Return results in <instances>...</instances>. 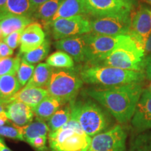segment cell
<instances>
[{"label":"cell","mask_w":151,"mask_h":151,"mask_svg":"<svg viewBox=\"0 0 151 151\" xmlns=\"http://www.w3.org/2000/svg\"><path fill=\"white\" fill-rule=\"evenodd\" d=\"M131 23V13L93 18L90 20L92 32L110 37L128 35Z\"/></svg>","instance_id":"cell-8"},{"label":"cell","mask_w":151,"mask_h":151,"mask_svg":"<svg viewBox=\"0 0 151 151\" xmlns=\"http://www.w3.org/2000/svg\"><path fill=\"white\" fill-rule=\"evenodd\" d=\"M21 88L16 75L0 76V100L9 104V99Z\"/></svg>","instance_id":"cell-21"},{"label":"cell","mask_w":151,"mask_h":151,"mask_svg":"<svg viewBox=\"0 0 151 151\" xmlns=\"http://www.w3.org/2000/svg\"><path fill=\"white\" fill-rule=\"evenodd\" d=\"M48 139L51 151H88L92 137L71 118L59 129L49 132Z\"/></svg>","instance_id":"cell-5"},{"label":"cell","mask_w":151,"mask_h":151,"mask_svg":"<svg viewBox=\"0 0 151 151\" xmlns=\"http://www.w3.org/2000/svg\"><path fill=\"white\" fill-rule=\"evenodd\" d=\"M149 7L139 6V9L132 17V23L128 35L131 36L144 50V46L151 34V14Z\"/></svg>","instance_id":"cell-12"},{"label":"cell","mask_w":151,"mask_h":151,"mask_svg":"<svg viewBox=\"0 0 151 151\" xmlns=\"http://www.w3.org/2000/svg\"><path fill=\"white\" fill-rule=\"evenodd\" d=\"M6 16H7V15L4 14L3 12H0V20H2L3 18H4L5 17H6Z\"/></svg>","instance_id":"cell-43"},{"label":"cell","mask_w":151,"mask_h":151,"mask_svg":"<svg viewBox=\"0 0 151 151\" xmlns=\"http://www.w3.org/2000/svg\"><path fill=\"white\" fill-rule=\"evenodd\" d=\"M80 75L71 69H58L52 72L46 87L48 95L55 98L62 104L75 100L83 86Z\"/></svg>","instance_id":"cell-6"},{"label":"cell","mask_w":151,"mask_h":151,"mask_svg":"<svg viewBox=\"0 0 151 151\" xmlns=\"http://www.w3.org/2000/svg\"><path fill=\"white\" fill-rule=\"evenodd\" d=\"M7 16H24L32 18L31 0H7L1 11Z\"/></svg>","instance_id":"cell-24"},{"label":"cell","mask_w":151,"mask_h":151,"mask_svg":"<svg viewBox=\"0 0 151 151\" xmlns=\"http://www.w3.org/2000/svg\"><path fill=\"white\" fill-rule=\"evenodd\" d=\"M127 133L118 124L92 137L88 151H125Z\"/></svg>","instance_id":"cell-10"},{"label":"cell","mask_w":151,"mask_h":151,"mask_svg":"<svg viewBox=\"0 0 151 151\" xmlns=\"http://www.w3.org/2000/svg\"><path fill=\"white\" fill-rule=\"evenodd\" d=\"M55 47L59 50L69 55L76 62L86 61V43L83 35L67 37L57 40Z\"/></svg>","instance_id":"cell-15"},{"label":"cell","mask_w":151,"mask_h":151,"mask_svg":"<svg viewBox=\"0 0 151 151\" xmlns=\"http://www.w3.org/2000/svg\"><path fill=\"white\" fill-rule=\"evenodd\" d=\"M48 95V90L45 88L25 86L24 88L20 89L11 97L9 99V102L11 103L14 101H21L31 108H34Z\"/></svg>","instance_id":"cell-17"},{"label":"cell","mask_w":151,"mask_h":151,"mask_svg":"<svg viewBox=\"0 0 151 151\" xmlns=\"http://www.w3.org/2000/svg\"><path fill=\"white\" fill-rule=\"evenodd\" d=\"M46 40V35L39 22H32L22 31L18 55L27 53L41 46Z\"/></svg>","instance_id":"cell-14"},{"label":"cell","mask_w":151,"mask_h":151,"mask_svg":"<svg viewBox=\"0 0 151 151\" xmlns=\"http://www.w3.org/2000/svg\"><path fill=\"white\" fill-rule=\"evenodd\" d=\"M131 122L138 133L151 129V92L148 89L143 90Z\"/></svg>","instance_id":"cell-13"},{"label":"cell","mask_w":151,"mask_h":151,"mask_svg":"<svg viewBox=\"0 0 151 151\" xmlns=\"http://www.w3.org/2000/svg\"><path fill=\"white\" fill-rule=\"evenodd\" d=\"M49 51H50V41L48 39H46L44 42L37 48L23 54L22 59L32 65H34L46 58Z\"/></svg>","instance_id":"cell-29"},{"label":"cell","mask_w":151,"mask_h":151,"mask_svg":"<svg viewBox=\"0 0 151 151\" xmlns=\"http://www.w3.org/2000/svg\"><path fill=\"white\" fill-rule=\"evenodd\" d=\"M8 120H9V118L8 117H7L6 111L0 112V127L2 125H4L6 123H7Z\"/></svg>","instance_id":"cell-39"},{"label":"cell","mask_w":151,"mask_h":151,"mask_svg":"<svg viewBox=\"0 0 151 151\" xmlns=\"http://www.w3.org/2000/svg\"><path fill=\"white\" fill-rule=\"evenodd\" d=\"M147 89H148L149 91H150V92H151V81H150V84L148 85V88H147Z\"/></svg>","instance_id":"cell-46"},{"label":"cell","mask_w":151,"mask_h":151,"mask_svg":"<svg viewBox=\"0 0 151 151\" xmlns=\"http://www.w3.org/2000/svg\"><path fill=\"white\" fill-rule=\"evenodd\" d=\"M144 52L145 56H148L149 55H151V34L149 36L146 44H145Z\"/></svg>","instance_id":"cell-38"},{"label":"cell","mask_w":151,"mask_h":151,"mask_svg":"<svg viewBox=\"0 0 151 151\" xmlns=\"http://www.w3.org/2000/svg\"><path fill=\"white\" fill-rule=\"evenodd\" d=\"M3 39V35H2V31H1V28H0V41H1Z\"/></svg>","instance_id":"cell-44"},{"label":"cell","mask_w":151,"mask_h":151,"mask_svg":"<svg viewBox=\"0 0 151 151\" xmlns=\"http://www.w3.org/2000/svg\"><path fill=\"white\" fill-rule=\"evenodd\" d=\"M150 14H151V11H150Z\"/></svg>","instance_id":"cell-47"},{"label":"cell","mask_w":151,"mask_h":151,"mask_svg":"<svg viewBox=\"0 0 151 151\" xmlns=\"http://www.w3.org/2000/svg\"><path fill=\"white\" fill-rule=\"evenodd\" d=\"M64 1L65 0H48L38 8L32 17L41 20L46 26L58 12Z\"/></svg>","instance_id":"cell-23"},{"label":"cell","mask_w":151,"mask_h":151,"mask_svg":"<svg viewBox=\"0 0 151 151\" xmlns=\"http://www.w3.org/2000/svg\"><path fill=\"white\" fill-rule=\"evenodd\" d=\"M62 105L63 104L55 98L48 95L39 104L32 108V110L37 118L45 121L51 118L52 115L59 110Z\"/></svg>","instance_id":"cell-20"},{"label":"cell","mask_w":151,"mask_h":151,"mask_svg":"<svg viewBox=\"0 0 151 151\" xmlns=\"http://www.w3.org/2000/svg\"><path fill=\"white\" fill-rule=\"evenodd\" d=\"M143 2L146 3V4H150L151 5V0H142Z\"/></svg>","instance_id":"cell-45"},{"label":"cell","mask_w":151,"mask_h":151,"mask_svg":"<svg viewBox=\"0 0 151 151\" xmlns=\"http://www.w3.org/2000/svg\"><path fill=\"white\" fill-rule=\"evenodd\" d=\"M50 132L48 125L43 120L37 118L35 121L23 127V137L25 142L42 136H48Z\"/></svg>","instance_id":"cell-25"},{"label":"cell","mask_w":151,"mask_h":151,"mask_svg":"<svg viewBox=\"0 0 151 151\" xmlns=\"http://www.w3.org/2000/svg\"><path fill=\"white\" fill-rule=\"evenodd\" d=\"M0 136L14 140L24 141L23 137V127L13 123L0 127Z\"/></svg>","instance_id":"cell-31"},{"label":"cell","mask_w":151,"mask_h":151,"mask_svg":"<svg viewBox=\"0 0 151 151\" xmlns=\"http://www.w3.org/2000/svg\"><path fill=\"white\" fill-rule=\"evenodd\" d=\"M48 0H31V9H32V16L35 11L41 5H42L43 4L46 2Z\"/></svg>","instance_id":"cell-37"},{"label":"cell","mask_w":151,"mask_h":151,"mask_svg":"<svg viewBox=\"0 0 151 151\" xmlns=\"http://www.w3.org/2000/svg\"><path fill=\"white\" fill-rule=\"evenodd\" d=\"M35 69V65H32L23 59L21 60L20 65L17 72V78L22 87L27 84L32 76Z\"/></svg>","instance_id":"cell-32"},{"label":"cell","mask_w":151,"mask_h":151,"mask_svg":"<svg viewBox=\"0 0 151 151\" xmlns=\"http://www.w3.org/2000/svg\"><path fill=\"white\" fill-rule=\"evenodd\" d=\"M143 72L144 73L146 78L151 81V55L146 56L143 62Z\"/></svg>","instance_id":"cell-35"},{"label":"cell","mask_w":151,"mask_h":151,"mask_svg":"<svg viewBox=\"0 0 151 151\" xmlns=\"http://www.w3.org/2000/svg\"><path fill=\"white\" fill-rule=\"evenodd\" d=\"M21 60L20 55L16 58H0V76L16 75Z\"/></svg>","instance_id":"cell-30"},{"label":"cell","mask_w":151,"mask_h":151,"mask_svg":"<svg viewBox=\"0 0 151 151\" xmlns=\"http://www.w3.org/2000/svg\"><path fill=\"white\" fill-rule=\"evenodd\" d=\"M87 11L93 18L131 13L133 6L123 0H84Z\"/></svg>","instance_id":"cell-11"},{"label":"cell","mask_w":151,"mask_h":151,"mask_svg":"<svg viewBox=\"0 0 151 151\" xmlns=\"http://www.w3.org/2000/svg\"><path fill=\"white\" fill-rule=\"evenodd\" d=\"M141 83L106 88H90L85 94L95 100L120 124L132 120L143 91Z\"/></svg>","instance_id":"cell-1"},{"label":"cell","mask_w":151,"mask_h":151,"mask_svg":"<svg viewBox=\"0 0 151 151\" xmlns=\"http://www.w3.org/2000/svg\"><path fill=\"white\" fill-rule=\"evenodd\" d=\"M55 40L86 35L92 32L90 20L85 15L58 18L47 24Z\"/></svg>","instance_id":"cell-9"},{"label":"cell","mask_w":151,"mask_h":151,"mask_svg":"<svg viewBox=\"0 0 151 151\" xmlns=\"http://www.w3.org/2000/svg\"><path fill=\"white\" fill-rule=\"evenodd\" d=\"M6 113L9 120L20 127L31 123L35 116L32 108L18 101L9 103L6 109Z\"/></svg>","instance_id":"cell-16"},{"label":"cell","mask_w":151,"mask_h":151,"mask_svg":"<svg viewBox=\"0 0 151 151\" xmlns=\"http://www.w3.org/2000/svg\"><path fill=\"white\" fill-rule=\"evenodd\" d=\"M86 14L87 11L84 0H65L50 22L58 18H70Z\"/></svg>","instance_id":"cell-19"},{"label":"cell","mask_w":151,"mask_h":151,"mask_svg":"<svg viewBox=\"0 0 151 151\" xmlns=\"http://www.w3.org/2000/svg\"><path fill=\"white\" fill-rule=\"evenodd\" d=\"M7 2V0H0V12L4 8Z\"/></svg>","instance_id":"cell-42"},{"label":"cell","mask_w":151,"mask_h":151,"mask_svg":"<svg viewBox=\"0 0 151 151\" xmlns=\"http://www.w3.org/2000/svg\"><path fill=\"white\" fill-rule=\"evenodd\" d=\"M129 151H151V130L140 132L132 139Z\"/></svg>","instance_id":"cell-28"},{"label":"cell","mask_w":151,"mask_h":151,"mask_svg":"<svg viewBox=\"0 0 151 151\" xmlns=\"http://www.w3.org/2000/svg\"><path fill=\"white\" fill-rule=\"evenodd\" d=\"M123 1L132 6L134 9L139 7V0H123Z\"/></svg>","instance_id":"cell-40"},{"label":"cell","mask_w":151,"mask_h":151,"mask_svg":"<svg viewBox=\"0 0 151 151\" xmlns=\"http://www.w3.org/2000/svg\"><path fill=\"white\" fill-rule=\"evenodd\" d=\"M23 30L15 32L7 36L6 37L4 38V42L6 43L13 50L16 49L20 44V39H21L22 33Z\"/></svg>","instance_id":"cell-33"},{"label":"cell","mask_w":151,"mask_h":151,"mask_svg":"<svg viewBox=\"0 0 151 151\" xmlns=\"http://www.w3.org/2000/svg\"><path fill=\"white\" fill-rule=\"evenodd\" d=\"M6 147L7 146H6L4 141L3 140V139L1 137V136H0V151H4Z\"/></svg>","instance_id":"cell-41"},{"label":"cell","mask_w":151,"mask_h":151,"mask_svg":"<svg viewBox=\"0 0 151 151\" xmlns=\"http://www.w3.org/2000/svg\"><path fill=\"white\" fill-rule=\"evenodd\" d=\"M32 18L29 16L9 15L0 20V28L2 31L3 39L15 32L23 30L32 22Z\"/></svg>","instance_id":"cell-18"},{"label":"cell","mask_w":151,"mask_h":151,"mask_svg":"<svg viewBox=\"0 0 151 151\" xmlns=\"http://www.w3.org/2000/svg\"><path fill=\"white\" fill-rule=\"evenodd\" d=\"M71 119V111L69 104L64 108L59 109L48 120V125L50 132L59 129L67 123Z\"/></svg>","instance_id":"cell-27"},{"label":"cell","mask_w":151,"mask_h":151,"mask_svg":"<svg viewBox=\"0 0 151 151\" xmlns=\"http://www.w3.org/2000/svg\"><path fill=\"white\" fill-rule=\"evenodd\" d=\"M53 69L47 63H39L35 67L32 76L26 86L42 88L47 87Z\"/></svg>","instance_id":"cell-22"},{"label":"cell","mask_w":151,"mask_h":151,"mask_svg":"<svg viewBox=\"0 0 151 151\" xmlns=\"http://www.w3.org/2000/svg\"><path fill=\"white\" fill-rule=\"evenodd\" d=\"M14 50L11 49L6 43L2 41H0V58H9L13 55Z\"/></svg>","instance_id":"cell-36"},{"label":"cell","mask_w":151,"mask_h":151,"mask_svg":"<svg viewBox=\"0 0 151 151\" xmlns=\"http://www.w3.org/2000/svg\"><path fill=\"white\" fill-rule=\"evenodd\" d=\"M84 83L110 88L122 85L141 83L144 80L143 71L126 70L101 65H86L79 72Z\"/></svg>","instance_id":"cell-3"},{"label":"cell","mask_w":151,"mask_h":151,"mask_svg":"<svg viewBox=\"0 0 151 151\" xmlns=\"http://www.w3.org/2000/svg\"><path fill=\"white\" fill-rule=\"evenodd\" d=\"M86 50L85 57L88 65H97L108 55L116 46L118 37L99 35L92 32L83 35Z\"/></svg>","instance_id":"cell-7"},{"label":"cell","mask_w":151,"mask_h":151,"mask_svg":"<svg viewBox=\"0 0 151 151\" xmlns=\"http://www.w3.org/2000/svg\"><path fill=\"white\" fill-rule=\"evenodd\" d=\"M146 58L144 50L131 36H118L112 51L97 65L109 66L119 69L143 71Z\"/></svg>","instance_id":"cell-4"},{"label":"cell","mask_w":151,"mask_h":151,"mask_svg":"<svg viewBox=\"0 0 151 151\" xmlns=\"http://www.w3.org/2000/svg\"><path fill=\"white\" fill-rule=\"evenodd\" d=\"M46 63L50 67L59 69H71L74 67V60L71 57L62 50L53 52L46 59Z\"/></svg>","instance_id":"cell-26"},{"label":"cell","mask_w":151,"mask_h":151,"mask_svg":"<svg viewBox=\"0 0 151 151\" xmlns=\"http://www.w3.org/2000/svg\"><path fill=\"white\" fill-rule=\"evenodd\" d=\"M47 140L48 136H42L32 139L28 141L27 143L37 151H48V148L46 145Z\"/></svg>","instance_id":"cell-34"},{"label":"cell","mask_w":151,"mask_h":151,"mask_svg":"<svg viewBox=\"0 0 151 151\" xmlns=\"http://www.w3.org/2000/svg\"><path fill=\"white\" fill-rule=\"evenodd\" d=\"M69 104L71 118L78 122L83 130L90 137L112 127L110 113L92 99H75Z\"/></svg>","instance_id":"cell-2"}]
</instances>
